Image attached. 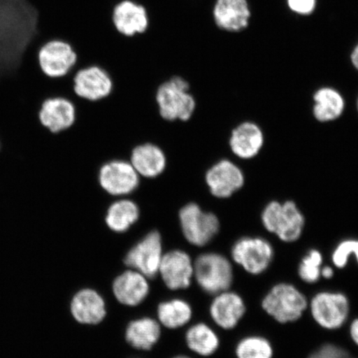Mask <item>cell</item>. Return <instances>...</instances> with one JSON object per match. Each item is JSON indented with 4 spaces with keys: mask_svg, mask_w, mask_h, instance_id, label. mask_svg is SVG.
<instances>
[{
    "mask_svg": "<svg viewBox=\"0 0 358 358\" xmlns=\"http://www.w3.org/2000/svg\"><path fill=\"white\" fill-rule=\"evenodd\" d=\"M259 221L264 230L285 243L301 239L306 227V216L293 200L268 201L259 215Z\"/></svg>",
    "mask_w": 358,
    "mask_h": 358,
    "instance_id": "cell-1",
    "label": "cell"
},
{
    "mask_svg": "<svg viewBox=\"0 0 358 358\" xmlns=\"http://www.w3.org/2000/svg\"><path fill=\"white\" fill-rule=\"evenodd\" d=\"M155 101L160 117L170 122H187L196 110L190 85L179 76H173L159 85Z\"/></svg>",
    "mask_w": 358,
    "mask_h": 358,
    "instance_id": "cell-2",
    "label": "cell"
},
{
    "mask_svg": "<svg viewBox=\"0 0 358 358\" xmlns=\"http://www.w3.org/2000/svg\"><path fill=\"white\" fill-rule=\"evenodd\" d=\"M262 307L280 324L294 323L301 319L308 307V299L292 284H277L268 291L262 301Z\"/></svg>",
    "mask_w": 358,
    "mask_h": 358,
    "instance_id": "cell-3",
    "label": "cell"
},
{
    "mask_svg": "<svg viewBox=\"0 0 358 358\" xmlns=\"http://www.w3.org/2000/svg\"><path fill=\"white\" fill-rule=\"evenodd\" d=\"M179 222L185 238L192 245L203 246L221 229L220 218L212 211H206L199 203L190 201L179 210Z\"/></svg>",
    "mask_w": 358,
    "mask_h": 358,
    "instance_id": "cell-4",
    "label": "cell"
},
{
    "mask_svg": "<svg viewBox=\"0 0 358 358\" xmlns=\"http://www.w3.org/2000/svg\"><path fill=\"white\" fill-rule=\"evenodd\" d=\"M194 273L200 287L210 294L229 289L234 282L231 262L217 253L201 255L196 259Z\"/></svg>",
    "mask_w": 358,
    "mask_h": 358,
    "instance_id": "cell-5",
    "label": "cell"
},
{
    "mask_svg": "<svg viewBox=\"0 0 358 358\" xmlns=\"http://www.w3.org/2000/svg\"><path fill=\"white\" fill-rule=\"evenodd\" d=\"M274 255L270 241L262 236L241 237L231 249L234 261L252 275L266 272L271 265Z\"/></svg>",
    "mask_w": 358,
    "mask_h": 358,
    "instance_id": "cell-6",
    "label": "cell"
},
{
    "mask_svg": "<svg viewBox=\"0 0 358 358\" xmlns=\"http://www.w3.org/2000/svg\"><path fill=\"white\" fill-rule=\"evenodd\" d=\"M141 182V176L127 159L107 161L98 172V182L101 189L113 198L131 196Z\"/></svg>",
    "mask_w": 358,
    "mask_h": 358,
    "instance_id": "cell-7",
    "label": "cell"
},
{
    "mask_svg": "<svg viewBox=\"0 0 358 358\" xmlns=\"http://www.w3.org/2000/svg\"><path fill=\"white\" fill-rule=\"evenodd\" d=\"M308 306L313 320L328 330L341 328L345 324L350 313V303L347 295L332 291H322L316 294Z\"/></svg>",
    "mask_w": 358,
    "mask_h": 358,
    "instance_id": "cell-8",
    "label": "cell"
},
{
    "mask_svg": "<svg viewBox=\"0 0 358 358\" xmlns=\"http://www.w3.org/2000/svg\"><path fill=\"white\" fill-rule=\"evenodd\" d=\"M205 182L210 194L218 199H227L243 189L245 174L238 164L231 159L217 161L205 173Z\"/></svg>",
    "mask_w": 358,
    "mask_h": 358,
    "instance_id": "cell-9",
    "label": "cell"
},
{
    "mask_svg": "<svg viewBox=\"0 0 358 358\" xmlns=\"http://www.w3.org/2000/svg\"><path fill=\"white\" fill-rule=\"evenodd\" d=\"M114 82L104 67L92 64L75 71L73 91L80 99L97 102L106 99L113 92Z\"/></svg>",
    "mask_w": 358,
    "mask_h": 358,
    "instance_id": "cell-10",
    "label": "cell"
},
{
    "mask_svg": "<svg viewBox=\"0 0 358 358\" xmlns=\"http://www.w3.org/2000/svg\"><path fill=\"white\" fill-rule=\"evenodd\" d=\"M38 61L45 75L52 78H61L77 66L78 55L69 43L53 39L40 49Z\"/></svg>",
    "mask_w": 358,
    "mask_h": 358,
    "instance_id": "cell-11",
    "label": "cell"
},
{
    "mask_svg": "<svg viewBox=\"0 0 358 358\" xmlns=\"http://www.w3.org/2000/svg\"><path fill=\"white\" fill-rule=\"evenodd\" d=\"M162 240L159 231H150L129 250L124 262L143 275L155 278L162 259Z\"/></svg>",
    "mask_w": 358,
    "mask_h": 358,
    "instance_id": "cell-12",
    "label": "cell"
},
{
    "mask_svg": "<svg viewBox=\"0 0 358 358\" xmlns=\"http://www.w3.org/2000/svg\"><path fill=\"white\" fill-rule=\"evenodd\" d=\"M265 144V134L257 123L241 122L232 129L229 141L230 150L234 159L250 160L259 154Z\"/></svg>",
    "mask_w": 358,
    "mask_h": 358,
    "instance_id": "cell-13",
    "label": "cell"
},
{
    "mask_svg": "<svg viewBox=\"0 0 358 358\" xmlns=\"http://www.w3.org/2000/svg\"><path fill=\"white\" fill-rule=\"evenodd\" d=\"M112 20L116 30L131 38L146 32L150 19L146 8L132 0H123L114 8Z\"/></svg>",
    "mask_w": 358,
    "mask_h": 358,
    "instance_id": "cell-14",
    "label": "cell"
},
{
    "mask_svg": "<svg viewBox=\"0 0 358 358\" xmlns=\"http://www.w3.org/2000/svg\"><path fill=\"white\" fill-rule=\"evenodd\" d=\"M77 117L74 103L64 97L48 98L39 111L40 122L53 134L70 129Z\"/></svg>",
    "mask_w": 358,
    "mask_h": 358,
    "instance_id": "cell-15",
    "label": "cell"
},
{
    "mask_svg": "<svg viewBox=\"0 0 358 358\" xmlns=\"http://www.w3.org/2000/svg\"><path fill=\"white\" fill-rule=\"evenodd\" d=\"M250 11L246 0H216L213 17L218 29L238 33L248 26Z\"/></svg>",
    "mask_w": 358,
    "mask_h": 358,
    "instance_id": "cell-16",
    "label": "cell"
},
{
    "mask_svg": "<svg viewBox=\"0 0 358 358\" xmlns=\"http://www.w3.org/2000/svg\"><path fill=\"white\" fill-rule=\"evenodd\" d=\"M129 161L141 178L159 177L167 167V156L164 150L151 142L134 147Z\"/></svg>",
    "mask_w": 358,
    "mask_h": 358,
    "instance_id": "cell-17",
    "label": "cell"
},
{
    "mask_svg": "<svg viewBox=\"0 0 358 358\" xmlns=\"http://www.w3.org/2000/svg\"><path fill=\"white\" fill-rule=\"evenodd\" d=\"M159 271L169 289H185L190 285L194 267L187 254L173 250L162 257Z\"/></svg>",
    "mask_w": 358,
    "mask_h": 358,
    "instance_id": "cell-18",
    "label": "cell"
},
{
    "mask_svg": "<svg viewBox=\"0 0 358 358\" xmlns=\"http://www.w3.org/2000/svg\"><path fill=\"white\" fill-rule=\"evenodd\" d=\"M245 303L238 294L224 291L217 294L210 308L215 323L223 329H234L245 315Z\"/></svg>",
    "mask_w": 358,
    "mask_h": 358,
    "instance_id": "cell-19",
    "label": "cell"
},
{
    "mask_svg": "<svg viewBox=\"0 0 358 358\" xmlns=\"http://www.w3.org/2000/svg\"><path fill=\"white\" fill-rule=\"evenodd\" d=\"M312 112L313 117L320 123L335 122L344 113L346 101L338 90L321 87L313 95Z\"/></svg>",
    "mask_w": 358,
    "mask_h": 358,
    "instance_id": "cell-20",
    "label": "cell"
},
{
    "mask_svg": "<svg viewBox=\"0 0 358 358\" xmlns=\"http://www.w3.org/2000/svg\"><path fill=\"white\" fill-rule=\"evenodd\" d=\"M149 289L145 276L138 271H125L113 284L115 296L128 306H136L145 301Z\"/></svg>",
    "mask_w": 358,
    "mask_h": 358,
    "instance_id": "cell-21",
    "label": "cell"
},
{
    "mask_svg": "<svg viewBox=\"0 0 358 358\" xmlns=\"http://www.w3.org/2000/svg\"><path fill=\"white\" fill-rule=\"evenodd\" d=\"M71 310L76 320L87 324H99L106 313L104 301L92 289L80 290L76 294Z\"/></svg>",
    "mask_w": 358,
    "mask_h": 358,
    "instance_id": "cell-22",
    "label": "cell"
},
{
    "mask_svg": "<svg viewBox=\"0 0 358 358\" xmlns=\"http://www.w3.org/2000/svg\"><path fill=\"white\" fill-rule=\"evenodd\" d=\"M141 216L136 201L131 199L114 200L107 208L105 222L111 231L122 234L131 228Z\"/></svg>",
    "mask_w": 358,
    "mask_h": 358,
    "instance_id": "cell-23",
    "label": "cell"
},
{
    "mask_svg": "<svg viewBox=\"0 0 358 358\" xmlns=\"http://www.w3.org/2000/svg\"><path fill=\"white\" fill-rule=\"evenodd\" d=\"M159 337V324L149 317L131 322L127 330V342L142 350H150L158 342Z\"/></svg>",
    "mask_w": 358,
    "mask_h": 358,
    "instance_id": "cell-24",
    "label": "cell"
},
{
    "mask_svg": "<svg viewBox=\"0 0 358 358\" xmlns=\"http://www.w3.org/2000/svg\"><path fill=\"white\" fill-rule=\"evenodd\" d=\"M187 346L201 356H210L217 350L219 338L214 331L204 324H196L187 331Z\"/></svg>",
    "mask_w": 358,
    "mask_h": 358,
    "instance_id": "cell-25",
    "label": "cell"
},
{
    "mask_svg": "<svg viewBox=\"0 0 358 358\" xmlns=\"http://www.w3.org/2000/svg\"><path fill=\"white\" fill-rule=\"evenodd\" d=\"M159 319L169 329H177L187 323L192 317V310L189 303L185 301H172L159 304Z\"/></svg>",
    "mask_w": 358,
    "mask_h": 358,
    "instance_id": "cell-26",
    "label": "cell"
},
{
    "mask_svg": "<svg viewBox=\"0 0 358 358\" xmlns=\"http://www.w3.org/2000/svg\"><path fill=\"white\" fill-rule=\"evenodd\" d=\"M237 358H273L274 349L272 344L262 336H248L237 343Z\"/></svg>",
    "mask_w": 358,
    "mask_h": 358,
    "instance_id": "cell-27",
    "label": "cell"
},
{
    "mask_svg": "<svg viewBox=\"0 0 358 358\" xmlns=\"http://www.w3.org/2000/svg\"><path fill=\"white\" fill-rule=\"evenodd\" d=\"M323 256L320 250L313 249L302 259L298 268L299 278L307 284H315L321 278Z\"/></svg>",
    "mask_w": 358,
    "mask_h": 358,
    "instance_id": "cell-28",
    "label": "cell"
},
{
    "mask_svg": "<svg viewBox=\"0 0 358 358\" xmlns=\"http://www.w3.org/2000/svg\"><path fill=\"white\" fill-rule=\"evenodd\" d=\"M353 257L358 265V239H346L336 246L332 254L334 266L343 268L348 266L349 258Z\"/></svg>",
    "mask_w": 358,
    "mask_h": 358,
    "instance_id": "cell-29",
    "label": "cell"
},
{
    "mask_svg": "<svg viewBox=\"0 0 358 358\" xmlns=\"http://www.w3.org/2000/svg\"><path fill=\"white\" fill-rule=\"evenodd\" d=\"M308 358H356L352 357L345 349L334 345L324 344L317 350L313 352Z\"/></svg>",
    "mask_w": 358,
    "mask_h": 358,
    "instance_id": "cell-30",
    "label": "cell"
},
{
    "mask_svg": "<svg viewBox=\"0 0 358 358\" xmlns=\"http://www.w3.org/2000/svg\"><path fill=\"white\" fill-rule=\"evenodd\" d=\"M291 11L299 15H310L315 10L316 0H287Z\"/></svg>",
    "mask_w": 358,
    "mask_h": 358,
    "instance_id": "cell-31",
    "label": "cell"
},
{
    "mask_svg": "<svg viewBox=\"0 0 358 358\" xmlns=\"http://www.w3.org/2000/svg\"><path fill=\"white\" fill-rule=\"evenodd\" d=\"M349 334H350L352 341L358 347V317L353 320L349 327Z\"/></svg>",
    "mask_w": 358,
    "mask_h": 358,
    "instance_id": "cell-32",
    "label": "cell"
},
{
    "mask_svg": "<svg viewBox=\"0 0 358 358\" xmlns=\"http://www.w3.org/2000/svg\"><path fill=\"white\" fill-rule=\"evenodd\" d=\"M334 275V271L332 267L329 266L322 267L321 277H324V278L327 280H330L333 278Z\"/></svg>",
    "mask_w": 358,
    "mask_h": 358,
    "instance_id": "cell-33",
    "label": "cell"
},
{
    "mask_svg": "<svg viewBox=\"0 0 358 358\" xmlns=\"http://www.w3.org/2000/svg\"><path fill=\"white\" fill-rule=\"evenodd\" d=\"M351 61L353 66L358 71V43L351 53Z\"/></svg>",
    "mask_w": 358,
    "mask_h": 358,
    "instance_id": "cell-34",
    "label": "cell"
},
{
    "mask_svg": "<svg viewBox=\"0 0 358 358\" xmlns=\"http://www.w3.org/2000/svg\"><path fill=\"white\" fill-rule=\"evenodd\" d=\"M356 108H357V113H358V96L357 98V101H356Z\"/></svg>",
    "mask_w": 358,
    "mask_h": 358,
    "instance_id": "cell-35",
    "label": "cell"
},
{
    "mask_svg": "<svg viewBox=\"0 0 358 358\" xmlns=\"http://www.w3.org/2000/svg\"><path fill=\"white\" fill-rule=\"evenodd\" d=\"M174 358H189V357H185V356H179V357H174Z\"/></svg>",
    "mask_w": 358,
    "mask_h": 358,
    "instance_id": "cell-36",
    "label": "cell"
}]
</instances>
